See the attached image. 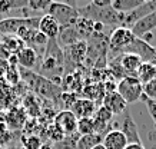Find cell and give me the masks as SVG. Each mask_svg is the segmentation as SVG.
Returning <instances> with one entry per match:
<instances>
[{
	"mask_svg": "<svg viewBox=\"0 0 156 149\" xmlns=\"http://www.w3.org/2000/svg\"><path fill=\"white\" fill-rule=\"evenodd\" d=\"M46 12H48V15L56 19L60 29L67 27V26H73L76 20L79 19V13L75 9V6L69 5V3H63V2H52Z\"/></svg>",
	"mask_w": 156,
	"mask_h": 149,
	"instance_id": "obj_4",
	"label": "cell"
},
{
	"mask_svg": "<svg viewBox=\"0 0 156 149\" xmlns=\"http://www.w3.org/2000/svg\"><path fill=\"white\" fill-rule=\"evenodd\" d=\"M140 101L146 105L147 112H149V115H151L152 120H153V123H155V126H156V101H153V99H147L145 95H142Z\"/></svg>",
	"mask_w": 156,
	"mask_h": 149,
	"instance_id": "obj_28",
	"label": "cell"
},
{
	"mask_svg": "<svg viewBox=\"0 0 156 149\" xmlns=\"http://www.w3.org/2000/svg\"><path fill=\"white\" fill-rule=\"evenodd\" d=\"M103 106L108 111L112 112V115H123L126 112V102L123 101V98L119 95L118 92H110L106 93L102 99Z\"/></svg>",
	"mask_w": 156,
	"mask_h": 149,
	"instance_id": "obj_12",
	"label": "cell"
},
{
	"mask_svg": "<svg viewBox=\"0 0 156 149\" xmlns=\"http://www.w3.org/2000/svg\"><path fill=\"white\" fill-rule=\"evenodd\" d=\"M2 43L9 49L12 55L19 53L20 50L26 46V44H24L16 34H6V36H2Z\"/></svg>",
	"mask_w": 156,
	"mask_h": 149,
	"instance_id": "obj_23",
	"label": "cell"
},
{
	"mask_svg": "<svg viewBox=\"0 0 156 149\" xmlns=\"http://www.w3.org/2000/svg\"><path fill=\"white\" fill-rule=\"evenodd\" d=\"M136 77L139 79V82L142 83L143 86L146 83L152 82L156 77V66L151 65V63H142L136 72Z\"/></svg>",
	"mask_w": 156,
	"mask_h": 149,
	"instance_id": "obj_20",
	"label": "cell"
},
{
	"mask_svg": "<svg viewBox=\"0 0 156 149\" xmlns=\"http://www.w3.org/2000/svg\"><path fill=\"white\" fill-rule=\"evenodd\" d=\"M87 53V43L85 40H80L75 44H70L67 46L65 50H63V56H65V63L69 60L70 63H75V65H79V63L83 60V58Z\"/></svg>",
	"mask_w": 156,
	"mask_h": 149,
	"instance_id": "obj_13",
	"label": "cell"
},
{
	"mask_svg": "<svg viewBox=\"0 0 156 149\" xmlns=\"http://www.w3.org/2000/svg\"><path fill=\"white\" fill-rule=\"evenodd\" d=\"M116 92L123 98L126 103H135L143 95V85L136 76H125L116 86Z\"/></svg>",
	"mask_w": 156,
	"mask_h": 149,
	"instance_id": "obj_5",
	"label": "cell"
},
{
	"mask_svg": "<svg viewBox=\"0 0 156 149\" xmlns=\"http://www.w3.org/2000/svg\"><path fill=\"white\" fill-rule=\"evenodd\" d=\"M55 126L63 135H72V133H75L76 128H77V118L69 109L62 111L55 118Z\"/></svg>",
	"mask_w": 156,
	"mask_h": 149,
	"instance_id": "obj_9",
	"label": "cell"
},
{
	"mask_svg": "<svg viewBox=\"0 0 156 149\" xmlns=\"http://www.w3.org/2000/svg\"><path fill=\"white\" fill-rule=\"evenodd\" d=\"M57 37L60 40V44H63L65 48L70 46V44H75L82 40V36L79 34V32L76 30L75 24H73V26H67V27H62Z\"/></svg>",
	"mask_w": 156,
	"mask_h": 149,
	"instance_id": "obj_19",
	"label": "cell"
},
{
	"mask_svg": "<svg viewBox=\"0 0 156 149\" xmlns=\"http://www.w3.org/2000/svg\"><path fill=\"white\" fill-rule=\"evenodd\" d=\"M76 132L80 135V136L95 133L93 118H82V119H77V128H76Z\"/></svg>",
	"mask_w": 156,
	"mask_h": 149,
	"instance_id": "obj_25",
	"label": "cell"
},
{
	"mask_svg": "<svg viewBox=\"0 0 156 149\" xmlns=\"http://www.w3.org/2000/svg\"><path fill=\"white\" fill-rule=\"evenodd\" d=\"M39 32L43 33L49 40L52 39H57L59 32H60V26L56 22L55 17H52L50 15L44 13L43 16H40V22H39Z\"/></svg>",
	"mask_w": 156,
	"mask_h": 149,
	"instance_id": "obj_14",
	"label": "cell"
},
{
	"mask_svg": "<svg viewBox=\"0 0 156 149\" xmlns=\"http://www.w3.org/2000/svg\"><path fill=\"white\" fill-rule=\"evenodd\" d=\"M0 149H3V146H2V144H0Z\"/></svg>",
	"mask_w": 156,
	"mask_h": 149,
	"instance_id": "obj_37",
	"label": "cell"
},
{
	"mask_svg": "<svg viewBox=\"0 0 156 149\" xmlns=\"http://www.w3.org/2000/svg\"><path fill=\"white\" fill-rule=\"evenodd\" d=\"M118 62L120 63L123 72L126 73V76H136V72L139 66L142 65L140 59L137 58L136 55L132 53H122L118 56Z\"/></svg>",
	"mask_w": 156,
	"mask_h": 149,
	"instance_id": "obj_17",
	"label": "cell"
},
{
	"mask_svg": "<svg viewBox=\"0 0 156 149\" xmlns=\"http://www.w3.org/2000/svg\"><path fill=\"white\" fill-rule=\"evenodd\" d=\"M26 0H0V13H9L13 9H26Z\"/></svg>",
	"mask_w": 156,
	"mask_h": 149,
	"instance_id": "obj_26",
	"label": "cell"
},
{
	"mask_svg": "<svg viewBox=\"0 0 156 149\" xmlns=\"http://www.w3.org/2000/svg\"><path fill=\"white\" fill-rule=\"evenodd\" d=\"M76 10H77L80 17L96 22V23H102L103 26L106 24V26H118V27H120L123 23V19H125V15L116 12L112 7V5L106 6V7H98L93 3H90V5H86Z\"/></svg>",
	"mask_w": 156,
	"mask_h": 149,
	"instance_id": "obj_3",
	"label": "cell"
},
{
	"mask_svg": "<svg viewBox=\"0 0 156 149\" xmlns=\"http://www.w3.org/2000/svg\"><path fill=\"white\" fill-rule=\"evenodd\" d=\"M17 67L19 66H12V65H10L9 70H7V73H6V76H5L12 85H16V83L20 80V72Z\"/></svg>",
	"mask_w": 156,
	"mask_h": 149,
	"instance_id": "obj_29",
	"label": "cell"
},
{
	"mask_svg": "<svg viewBox=\"0 0 156 149\" xmlns=\"http://www.w3.org/2000/svg\"><path fill=\"white\" fill-rule=\"evenodd\" d=\"M10 58H12V53H10V50L6 48L2 42H0V60H7V62H9Z\"/></svg>",
	"mask_w": 156,
	"mask_h": 149,
	"instance_id": "obj_32",
	"label": "cell"
},
{
	"mask_svg": "<svg viewBox=\"0 0 156 149\" xmlns=\"http://www.w3.org/2000/svg\"><path fill=\"white\" fill-rule=\"evenodd\" d=\"M143 95H145L147 99L156 101V77L152 80V82L146 83V85L143 86Z\"/></svg>",
	"mask_w": 156,
	"mask_h": 149,
	"instance_id": "obj_30",
	"label": "cell"
},
{
	"mask_svg": "<svg viewBox=\"0 0 156 149\" xmlns=\"http://www.w3.org/2000/svg\"><path fill=\"white\" fill-rule=\"evenodd\" d=\"M24 149H40L42 148V142L37 136H29L23 139Z\"/></svg>",
	"mask_w": 156,
	"mask_h": 149,
	"instance_id": "obj_31",
	"label": "cell"
},
{
	"mask_svg": "<svg viewBox=\"0 0 156 149\" xmlns=\"http://www.w3.org/2000/svg\"><path fill=\"white\" fill-rule=\"evenodd\" d=\"M69 111L79 119H82V118H93L96 112V103L89 101V99H85V98L77 99Z\"/></svg>",
	"mask_w": 156,
	"mask_h": 149,
	"instance_id": "obj_16",
	"label": "cell"
},
{
	"mask_svg": "<svg viewBox=\"0 0 156 149\" xmlns=\"http://www.w3.org/2000/svg\"><path fill=\"white\" fill-rule=\"evenodd\" d=\"M125 149H145L143 144H128Z\"/></svg>",
	"mask_w": 156,
	"mask_h": 149,
	"instance_id": "obj_35",
	"label": "cell"
},
{
	"mask_svg": "<svg viewBox=\"0 0 156 149\" xmlns=\"http://www.w3.org/2000/svg\"><path fill=\"white\" fill-rule=\"evenodd\" d=\"M133 40H135V36H133L132 30L128 29V27L120 26V27H116V29L112 32L110 37H109L108 48L110 49L112 52L116 53V55H118V53L120 55L123 49L128 48Z\"/></svg>",
	"mask_w": 156,
	"mask_h": 149,
	"instance_id": "obj_7",
	"label": "cell"
},
{
	"mask_svg": "<svg viewBox=\"0 0 156 149\" xmlns=\"http://www.w3.org/2000/svg\"><path fill=\"white\" fill-rule=\"evenodd\" d=\"M93 5L98 6V7H106V6L112 5V0H95Z\"/></svg>",
	"mask_w": 156,
	"mask_h": 149,
	"instance_id": "obj_34",
	"label": "cell"
},
{
	"mask_svg": "<svg viewBox=\"0 0 156 149\" xmlns=\"http://www.w3.org/2000/svg\"><path fill=\"white\" fill-rule=\"evenodd\" d=\"M122 53H132L136 55L140 59L142 63H151L156 66V48H153L152 44H149L145 39H137L135 37L132 43L128 48H125ZM120 53V55H122Z\"/></svg>",
	"mask_w": 156,
	"mask_h": 149,
	"instance_id": "obj_6",
	"label": "cell"
},
{
	"mask_svg": "<svg viewBox=\"0 0 156 149\" xmlns=\"http://www.w3.org/2000/svg\"><path fill=\"white\" fill-rule=\"evenodd\" d=\"M145 0H113L112 2V7L119 13H130L132 10H135L136 7L142 5Z\"/></svg>",
	"mask_w": 156,
	"mask_h": 149,
	"instance_id": "obj_21",
	"label": "cell"
},
{
	"mask_svg": "<svg viewBox=\"0 0 156 149\" xmlns=\"http://www.w3.org/2000/svg\"><path fill=\"white\" fill-rule=\"evenodd\" d=\"M120 130H122L123 135L126 136L128 144H142L136 122L133 120L132 115H130V112H129L128 109L123 113V122H122V129Z\"/></svg>",
	"mask_w": 156,
	"mask_h": 149,
	"instance_id": "obj_10",
	"label": "cell"
},
{
	"mask_svg": "<svg viewBox=\"0 0 156 149\" xmlns=\"http://www.w3.org/2000/svg\"><path fill=\"white\" fill-rule=\"evenodd\" d=\"M63 67H65L63 50L56 43V39H52V40L48 42V46L44 49L39 75L48 77L52 82L59 85L60 83V75L63 72Z\"/></svg>",
	"mask_w": 156,
	"mask_h": 149,
	"instance_id": "obj_1",
	"label": "cell"
},
{
	"mask_svg": "<svg viewBox=\"0 0 156 149\" xmlns=\"http://www.w3.org/2000/svg\"><path fill=\"white\" fill-rule=\"evenodd\" d=\"M153 29H156V10L152 12L151 15L145 16L143 19H140L137 23L132 26V33L135 37L143 39L147 33H151Z\"/></svg>",
	"mask_w": 156,
	"mask_h": 149,
	"instance_id": "obj_11",
	"label": "cell"
},
{
	"mask_svg": "<svg viewBox=\"0 0 156 149\" xmlns=\"http://www.w3.org/2000/svg\"><path fill=\"white\" fill-rule=\"evenodd\" d=\"M103 140V136H100L98 133L92 135H85L80 136L77 142H76V149H93L96 145H100Z\"/></svg>",
	"mask_w": 156,
	"mask_h": 149,
	"instance_id": "obj_22",
	"label": "cell"
},
{
	"mask_svg": "<svg viewBox=\"0 0 156 149\" xmlns=\"http://www.w3.org/2000/svg\"><path fill=\"white\" fill-rule=\"evenodd\" d=\"M9 62L7 60H0V77H5L6 73H7V70H9Z\"/></svg>",
	"mask_w": 156,
	"mask_h": 149,
	"instance_id": "obj_33",
	"label": "cell"
},
{
	"mask_svg": "<svg viewBox=\"0 0 156 149\" xmlns=\"http://www.w3.org/2000/svg\"><path fill=\"white\" fill-rule=\"evenodd\" d=\"M93 149H105V146H103L102 144H100V145H96V146H95Z\"/></svg>",
	"mask_w": 156,
	"mask_h": 149,
	"instance_id": "obj_36",
	"label": "cell"
},
{
	"mask_svg": "<svg viewBox=\"0 0 156 149\" xmlns=\"http://www.w3.org/2000/svg\"><path fill=\"white\" fill-rule=\"evenodd\" d=\"M19 69L20 79H23L27 83V86L33 92H36L39 96L49 99V101H56L57 98H60V95H63L62 87L55 82H52L50 79L42 76L39 73H34L33 70H29V69H23V67H19Z\"/></svg>",
	"mask_w": 156,
	"mask_h": 149,
	"instance_id": "obj_2",
	"label": "cell"
},
{
	"mask_svg": "<svg viewBox=\"0 0 156 149\" xmlns=\"http://www.w3.org/2000/svg\"><path fill=\"white\" fill-rule=\"evenodd\" d=\"M102 145L105 146V149H125L128 145V139L120 129H113L109 130L103 136Z\"/></svg>",
	"mask_w": 156,
	"mask_h": 149,
	"instance_id": "obj_15",
	"label": "cell"
},
{
	"mask_svg": "<svg viewBox=\"0 0 156 149\" xmlns=\"http://www.w3.org/2000/svg\"><path fill=\"white\" fill-rule=\"evenodd\" d=\"M156 10V2L155 0H145L142 5L136 7L135 10H132L130 13H126L125 15V19H123L122 26L123 27H128V29H132V26L135 23H137L140 19H143L145 16L151 15L152 12Z\"/></svg>",
	"mask_w": 156,
	"mask_h": 149,
	"instance_id": "obj_8",
	"label": "cell"
},
{
	"mask_svg": "<svg viewBox=\"0 0 156 149\" xmlns=\"http://www.w3.org/2000/svg\"><path fill=\"white\" fill-rule=\"evenodd\" d=\"M103 92H105V85H100V83H96V85H90V86H86L83 89V95H85V99H89V101L95 102L98 99H103Z\"/></svg>",
	"mask_w": 156,
	"mask_h": 149,
	"instance_id": "obj_24",
	"label": "cell"
},
{
	"mask_svg": "<svg viewBox=\"0 0 156 149\" xmlns=\"http://www.w3.org/2000/svg\"><path fill=\"white\" fill-rule=\"evenodd\" d=\"M50 3H52L50 0H29L27 7L36 12H46Z\"/></svg>",
	"mask_w": 156,
	"mask_h": 149,
	"instance_id": "obj_27",
	"label": "cell"
},
{
	"mask_svg": "<svg viewBox=\"0 0 156 149\" xmlns=\"http://www.w3.org/2000/svg\"><path fill=\"white\" fill-rule=\"evenodd\" d=\"M16 58H17V66L23 69L33 70L37 65V52H34L33 49L27 46H24L19 53H16Z\"/></svg>",
	"mask_w": 156,
	"mask_h": 149,
	"instance_id": "obj_18",
	"label": "cell"
}]
</instances>
